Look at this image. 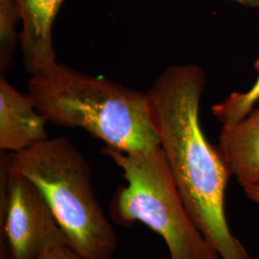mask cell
<instances>
[{
    "label": "cell",
    "mask_w": 259,
    "mask_h": 259,
    "mask_svg": "<svg viewBox=\"0 0 259 259\" xmlns=\"http://www.w3.org/2000/svg\"><path fill=\"white\" fill-rule=\"evenodd\" d=\"M233 1H236L240 3L241 5L248 6V7H259V0H233Z\"/></svg>",
    "instance_id": "cell-13"
},
{
    "label": "cell",
    "mask_w": 259,
    "mask_h": 259,
    "mask_svg": "<svg viewBox=\"0 0 259 259\" xmlns=\"http://www.w3.org/2000/svg\"><path fill=\"white\" fill-rule=\"evenodd\" d=\"M10 165L45 197L69 245L85 259H111L117 235L95 194L91 166L65 137L5 152Z\"/></svg>",
    "instance_id": "cell-3"
},
{
    "label": "cell",
    "mask_w": 259,
    "mask_h": 259,
    "mask_svg": "<svg viewBox=\"0 0 259 259\" xmlns=\"http://www.w3.org/2000/svg\"><path fill=\"white\" fill-rule=\"evenodd\" d=\"M37 259H85L69 245L64 243L46 251Z\"/></svg>",
    "instance_id": "cell-11"
},
{
    "label": "cell",
    "mask_w": 259,
    "mask_h": 259,
    "mask_svg": "<svg viewBox=\"0 0 259 259\" xmlns=\"http://www.w3.org/2000/svg\"><path fill=\"white\" fill-rule=\"evenodd\" d=\"M0 228V259H37L56 246L68 243L38 188L10 165L3 151Z\"/></svg>",
    "instance_id": "cell-5"
},
{
    "label": "cell",
    "mask_w": 259,
    "mask_h": 259,
    "mask_svg": "<svg viewBox=\"0 0 259 259\" xmlns=\"http://www.w3.org/2000/svg\"><path fill=\"white\" fill-rule=\"evenodd\" d=\"M219 147L243 188L259 185V107L242 120L222 126Z\"/></svg>",
    "instance_id": "cell-8"
},
{
    "label": "cell",
    "mask_w": 259,
    "mask_h": 259,
    "mask_svg": "<svg viewBox=\"0 0 259 259\" xmlns=\"http://www.w3.org/2000/svg\"><path fill=\"white\" fill-rule=\"evenodd\" d=\"M103 152L127 183L111 202L115 222L147 226L165 242L170 259H221L187 211L160 145L134 153L106 146Z\"/></svg>",
    "instance_id": "cell-4"
},
{
    "label": "cell",
    "mask_w": 259,
    "mask_h": 259,
    "mask_svg": "<svg viewBox=\"0 0 259 259\" xmlns=\"http://www.w3.org/2000/svg\"><path fill=\"white\" fill-rule=\"evenodd\" d=\"M28 94L46 120L83 128L108 147L134 153L160 145L147 93L56 63L30 78Z\"/></svg>",
    "instance_id": "cell-2"
},
{
    "label": "cell",
    "mask_w": 259,
    "mask_h": 259,
    "mask_svg": "<svg viewBox=\"0 0 259 259\" xmlns=\"http://www.w3.org/2000/svg\"><path fill=\"white\" fill-rule=\"evenodd\" d=\"M65 0H19L23 28L19 34L24 66L32 76L57 63L52 28Z\"/></svg>",
    "instance_id": "cell-7"
},
{
    "label": "cell",
    "mask_w": 259,
    "mask_h": 259,
    "mask_svg": "<svg viewBox=\"0 0 259 259\" xmlns=\"http://www.w3.org/2000/svg\"><path fill=\"white\" fill-rule=\"evenodd\" d=\"M243 189L247 198L259 205V185L246 186Z\"/></svg>",
    "instance_id": "cell-12"
},
{
    "label": "cell",
    "mask_w": 259,
    "mask_h": 259,
    "mask_svg": "<svg viewBox=\"0 0 259 259\" xmlns=\"http://www.w3.org/2000/svg\"><path fill=\"white\" fill-rule=\"evenodd\" d=\"M22 20L19 0H0V69L6 74L14 62V53L19 35L17 23Z\"/></svg>",
    "instance_id": "cell-9"
},
{
    "label": "cell",
    "mask_w": 259,
    "mask_h": 259,
    "mask_svg": "<svg viewBox=\"0 0 259 259\" xmlns=\"http://www.w3.org/2000/svg\"><path fill=\"white\" fill-rule=\"evenodd\" d=\"M46 118L33 98L23 94L5 78L0 80V149L18 153L48 139Z\"/></svg>",
    "instance_id": "cell-6"
},
{
    "label": "cell",
    "mask_w": 259,
    "mask_h": 259,
    "mask_svg": "<svg viewBox=\"0 0 259 259\" xmlns=\"http://www.w3.org/2000/svg\"><path fill=\"white\" fill-rule=\"evenodd\" d=\"M253 67L257 78L252 87L245 93H232L221 103L212 107L213 115L222 123V126H229L247 116L253 109V105L259 100V55Z\"/></svg>",
    "instance_id": "cell-10"
},
{
    "label": "cell",
    "mask_w": 259,
    "mask_h": 259,
    "mask_svg": "<svg viewBox=\"0 0 259 259\" xmlns=\"http://www.w3.org/2000/svg\"><path fill=\"white\" fill-rule=\"evenodd\" d=\"M205 83L200 65L167 67L146 93L152 120L179 193L199 231L220 258L252 259L226 217L225 194L232 169L200 124Z\"/></svg>",
    "instance_id": "cell-1"
}]
</instances>
